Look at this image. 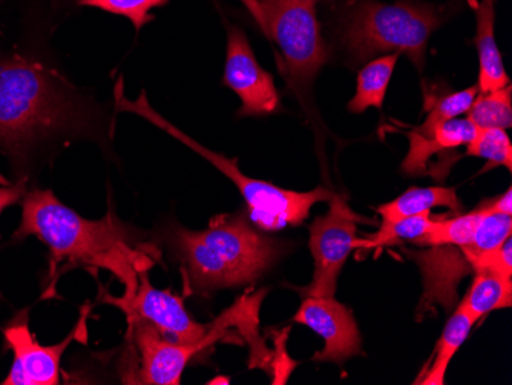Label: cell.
Instances as JSON below:
<instances>
[{
	"mask_svg": "<svg viewBox=\"0 0 512 385\" xmlns=\"http://www.w3.org/2000/svg\"><path fill=\"white\" fill-rule=\"evenodd\" d=\"M330 211L310 226V251L315 258V275L307 297H335L339 272L348 255L359 246L356 240L361 218L338 195L330 198Z\"/></svg>",
	"mask_w": 512,
	"mask_h": 385,
	"instance_id": "ba28073f",
	"label": "cell"
},
{
	"mask_svg": "<svg viewBox=\"0 0 512 385\" xmlns=\"http://www.w3.org/2000/svg\"><path fill=\"white\" fill-rule=\"evenodd\" d=\"M5 4V0H0V7Z\"/></svg>",
	"mask_w": 512,
	"mask_h": 385,
	"instance_id": "83f0119b",
	"label": "cell"
},
{
	"mask_svg": "<svg viewBox=\"0 0 512 385\" xmlns=\"http://www.w3.org/2000/svg\"><path fill=\"white\" fill-rule=\"evenodd\" d=\"M256 17L283 54L284 71L307 83L329 60L316 19L315 0H258Z\"/></svg>",
	"mask_w": 512,
	"mask_h": 385,
	"instance_id": "52a82bcc",
	"label": "cell"
},
{
	"mask_svg": "<svg viewBox=\"0 0 512 385\" xmlns=\"http://www.w3.org/2000/svg\"><path fill=\"white\" fill-rule=\"evenodd\" d=\"M293 321L310 327L324 339L315 361L341 362L361 352V335L350 309L333 297H307Z\"/></svg>",
	"mask_w": 512,
	"mask_h": 385,
	"instance_id": "8fae6325",
	"label": "cell"
},
{
	"mask_svg": "<svg viewBox=\"0 0 512 385\" xmlns=\"http://www.w3.org/2000/svg\"><path fill=\"white\" fill-rule=\"evenodd\" d=\"M479 88L471 86V88L463 89L459 93L448 94V96L440 97L437 100H428V114L425 122L422 123L417 131L422 134H428L433 131L440 123L447 122V120L456 119L460 114H467L470 109L471 103L476 99Z\"/></svg>",
	"mask_w": 512,
	"mask_h": 385,
	"instance_id": "cb8c5ba5",
	"label": "cell"
},
{
	"mask_svg": "<svg viewBox=\"0 0 512 385\" xmlns=\"http://www.w3.org/2000/svg\"><path fill=\"white\" fill-rule=\"evenodd\" d=\"M398 59V53H391L371 60L359 71L355 97L348 103L350 112L362 114L368 108L382 109Z\"/></svg>",
	"mask_w": 512,
	"mask_h": 385,
	"instance_id": "e0dca14e",
	"label": "cell"
},
{
	"mask_svg": "<svg viewBox=\"0 0 512 385\" xmlns=\"http://www.w3.org/2000/svg\"><path fill=\"white\" fill-rule=\"evenodd\" d=\"M512 304V278L505 277L493 269H477L473 286L465 300L460 303L474 321L497 309H506Z\"/></svg>",
	"mask_w": 512,
	"mask_h": 385,
	"instance_id": "2e32d148",
	"label": "cell"
},
{
	"mask_svg": "<svg viewBox=\"0 0 512 385\" xmlns=\"http://www.w3.org/2000/svg\"><path fill=\"white\" fill-rule=\"evenodd\" d=\"M83 310L76 329L69 333L62 343L42 346L36 341L28 324V312H20L4 329L5 343L13 350L14 361L4 385H57L60 384V361L63 353L73 341L85 336V315Z\"/></svg>",
	"mask_w": 512,
	"mask_h": 385,
	"instance_id": "9c48e42d",
	"label": "cell"
},
{
	"mask_svg": "<svg viewBox=\"0 0 512 385\" xmlns=\"http://www.w3.org/2000/svg\"><path fill=\"white\" fill-rule=\"evenodd\" d=\"M408 254L421 266L424 274L425 292L419 312L428 310L434 303L444 304L450 309L456 300L457 283L474 270L467 255L454 244L433 246L428 251Z\"/></svg>",
	"mask_w": 512,
	"mask_h": 385,
	"instance_id": "4fadbf2b",
	"label": "cell"
},
{
	"mask_svg": "<svg viewBox=\"0 0 512 385\" xmlns=\"http://www.w3.org/2000/svg\"><path fill=\"white\" fill-rule=\"evenodd\" d=\"M494 2L496 0H480L479 4H476V47L480 63L477 88L480 93H491L509 85V77L494 34Z\"/></svg>",
	"mask_w": 512,
	"mask_h": 385,
	"instance_id": "5bb4252c",
	"label": "cell"
},
{
	"mask_svg": "<svg viewBox=\"0 0 512 385\" xmlns=\"http://www.w3.org/2000/svg\"><path fill=\"white\" fill-rule=\"evenodd\" d=\"M25 194H27L25 180H20L16 185L0 186V215L5 209L19 203Z\"/></svg>",
	"mask_w": 512,
	"mask_h": 385,
	"instance_id": "484cf974",
	"label": "cell"
},
{
	"mask_svg": "<svg viewBox=\"0 0 512 385\" xmlns=\"http://www.w3.org/2000/svg\"><path fill=\"white\" fill-rule=\"evenodd\" d=\"M168 2L169 0H79V5L126 17L135 30L140 31L154 19L151 11Z\"/></svg>",
	"mask_w": 512,
	"mask_h": 385,
	"instance_id": "d4e9b609",
	"label": "cell"
},
{
	"mask_svg": "<svg viewBox=\"0 0 512 385\" xmlns=\"http://www.w3.org/2000/svg\"><path fill=\"white\" fill-rule=\"evenodd\" d=\"M115 106L119 111L131 112V114L142 117L157 128L168 132L175 140L189 146L192 151L206 158L207 162L215 166L218 171L223 172L240 189L241 195L246 201L250 220L263 231H281L287 226H299L309 217L310 209L316 203L332 198V192L324 188H316L310 192L287 191V189L278 188L267 181L247 177L238 168L237 160L224 157V155L217 154L212 149L200 145L188 134L180 131L177 126L168 122L165 117H161L148 102L145 91L140 93L138 99L129 100L123 93L122 79L115 86Z\"/></svg>",
	"mask_w": 512,
	"mask_h": 385,
	"instance_id": "277c9868",
	"label": "cell"
},
{
	"mask_svg": "<svg viewBox=\"0 0 512 385\" xmlns=\"http://www.w3.org/2000/svg\"><path fill=\"white\" fill-rule=\"evenodd\" d=\"M172 235L192 287L203 292L253 283L281 252L243 214L220 215L204 231L178 228Z\"/></svg>",
	"mask_w": 512,
	"mask_h": 385,
	"instance_id": "3957f363",
	"label": "cell"
},
{
	"mask_svg": "<svg viewBox=\"0 0 512 385\" xmlns=\"http://www.w3.org/2000/svg\"><path fill=\"white\" fill-rule=\"evenodd\" d=\"M479 226L474 232L473 240L465 246H460L463 254L467 255L473 269H482L486 260L497 251L509 237L512 232V217L508 214H497V212H488L483 206Z\"/></svg>",
	"mask_w": 512,
	"mask_h": 385,
	"instance_id": "d6986e66",
	"label": "cell"
},
{
	"mask_svg": "<svg viewBox=\"0 0 512 385\" xmlns=\"http://www.w3.org/2000/svg\"><path fill=\"white\" fill-rule=\"evenodd\" d=\"M224 83L240 97V116H269L278 109L279 96L273 77L255 59L244 31L234 25H230L227 33Z\"/></svg>",
	"mask_w": 512,
	"mask_h": 385,
	"instance_id": "30bf717a",
	"label": "cell"
},
{
	"mask_svg": "<svg viewBox=\"0 0 512 385\" xmlns=\"http://www.w3.org/2000/svg\"><path fill=\"white\" fill-rule=\"evenodd\" d=\"M92 112L56 71L28 57L0 56V149L13 158L56 135L88 134Z\"/></svg>",
	"mask_w": 512,
	"mask_h": 385,
	"instance_id": "7a4b0ae2",
	"label": "cell"
},
{
	"mask_svg": "<svg viewBox=\"0 0 512 385\" xmlns=\"http://www.w3.org/2000/svg\"><path fill=\"white\" fill-rule=\"evenodd\" d=\"M467 155L483 158L488 162L483 172L496 166H505L511 172L512 145L505 129H477L474 139L467 145Z\"/></svg>",
	"mask_w": 512,
	"mask_h": 385,
	"instance_id": "7402d4cb",
	"label": "cell"
},
{
	"mask_svg": "<svg viewBox=\"0 0 512 385\" xmlns=\"http://www.w3.org/2000/svg\"><path fill=\"white\" fill-rule=\"evenodd\" d=\"M440 24L439 13L427 5L371 2L359 5L350 16L342 42L358 62L394 51L422 68L428 40Z\"/></svg>",
	"mask_w": 512,
	"mask_h": 385,
	"instance_id": "5b68a950",
	"label": "cell"
},
{
	"mask_svg": "<svg viewBox=\"0 0 512 385\" xmlns=\"http://www.w3.org/2000/svg\"><path fill=\"white\" fill-rule=\"evenodd\" d=\"M474 324H476V321L462 307H457L456 312H454L447 326H445L439 343H437L433 364H431L430 369L425 372V375L416 384H444L445 373H447L451 359L454 358L460 346L467 341Z\"/></svg>",
	"mask_w": 512,
	"mask_h": 385,
	"instance_id": "ac0fdd59",
	"label": "cell"
},
{
	"mask_svg": "<svg viewBox=\"0 0 512 385\" xmlns=\"http://www.w3.org/2000/svg\"><path fill=\"white\" fill-rule=\"evenodd\" d=\"M434 208H447L459 212L462 209L456 189L453 188H411L396 200L379 206L378 214L382 221L402 220L413 215L425 214Z\"/></svg>",
	"mask_w": 512,
	"mask_h": 385,
	"instance_id": "9a60e30c",
	"label": "cell"
},
{
	"mask_svg": "<svg viewBox=\"0 0 512 385\" xmlns=\"http://www.w3.org/2000/svg\"><path fill=\"white\" fill-rule=\"evenodd\" d=\"M468 120L477 129H509L512 126V88L511 85L480 93L468 109Z\"/></svg>",
	"mask_w": 512,
	"mask_h": 385,
	"instance_id": "ffe728a7",
	"label": "cell"
},
{
	"mask_svg": "<svg viewBox=\"0 0 512 385\" xmlns=\"http://www.w3.org/2000/svg\"><path fill=\"white\" fill-rule=\"evenodd\" d=\"M488 212H497V214L512 215V191L511 188L505 192V195L497 198V200L488 201L483 205Z\"/></svg>",
	"mask_w": 512,
	"mask_h": 385,
	"instance_id": "4316f807",
	"label": "cell"
},
{
	"mask_svg": "<svg viewBox=\"0 0 512 385\" xmlns=\"http://www.w3.org/2000/svg\"><path fill=\"white\" fill-rule=\"evenodd\" d=\"M482 215V208H477L470 214L459 215V217L451 218V220L434 221L431 228L422 237L414 240L413 243L427 247L445 246V244L465 246L473 240L474 232L479 226Z\"/></svg>",
	"mask_w": 512,
	"mask_h": 385,
	"instance_id": "44dd1931",
	"label": "cell"
},
{
	"mask_svg": "<svg viewBox=\"0 0 512 385\" xmlns=\"http://www.w3.org/2000/svg\"><path fill=\"white\" fill-rule=\"evenodd\" d=\"M434 221L430 218V212L425 214L413 215V217L402 218L398 221H390L385 223L382 221L381 228L375 234H370L367 240L359 243V246L365 249H373V247L387 246L399 240L414 241L422 237Z\"/></svg>",
	"mask_w": 512,
	"mask_h": 385,
	"instance_id": "603a6c76",
	"label": "cell"
},
{
	"mask_svg": "<svg viewBox=\"0 0 512 385\" xmlns=\"http://www.w3.org/2000/svg\"><path fill=\"white\" fill-rule=\"evenodd\" d=\"M264 292L243 298L211 324L192 320L183 300L171 290L155 289L149 280L148 269L138 270V284L131 300L114 303L122 307L128 318H140L158 330L171 343L192 346L201 352L211 346L229 327L240 324L256 326Z\"/></svg>",
	"mask_w": 512,
	"mask_h": 385,
	"instance_id": "8992f818",
	"label": "cell"
},
{
	"mask_svg": "<svg viewBox=\"0 0 512 385\" xmlns=\"http://www.w3.org/2000/svg\"><path fill=\"white\" fill-rule=\"evenodd\" d=\"M132 341L137 346L140 367L131 384L178 385L181 375L198 352L195 347L175 344L163 338L157 329L140 320L128 318Z\"/></svg>",
	"mask_w": 512,
	"mask_h": 385,
	"instance_id": "7c38bea8",
	"label": "cell"
},
{
	"mask_svg": "<svg viewBox=\"0 0 512 385\" xmlns=\"http://www.w3.org/2000/svg\"><path fill=\"white\" fill-rule=\"evenodd\" d=\"M27 237L39 238L50 249L53 281L45 295H51L65 270L100 267L125 283V297L109 301L125 303L137 289L138 270L149 266V258L135 249L134 237L114 211L102 220H88L60 203L53 191L34 189L23 195L22 221L14 238Z\"/></svg>",
	"mask_w": 512,
	"mask_h": 385,
	"instance_id": "6da1fadb",
	"label": "cell"
}]
</instances>
